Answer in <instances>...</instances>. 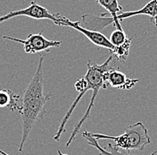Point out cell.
Here are the masks:
<instances>
[{"label": "cell", "mask_w": 157, "mask_h": 155, "mask_svg": "<svg viewBox=\"0 0 157 155\" xmlns=\"http://www.w3.org/2000/svg\"><path fill=\"white\" fill-rule=\"evenodd\" d=\"M112 61H113V56L112 55L102 65H98L96 63H92L91 61H88V70H87L86 75L83 77L79 78L78 80H77L75 84H74L75 89L79 92V94L78 95V97L76 98V100L71 103V105L69 108L66 114L63 116V120L61 121L58 129L56 131V134L54 136L55 141H59L62 135L65 132V126H66L67 122L71 116L73 110L75 109L76 106L78 105L80 99L83 97V95L88 92V90H92V96H91L89 105H88L84 116L81 117V119L78 121V124L74 127L71 135L67 143H66V147H69L70 145L71 144V142L75 139L80 127L82 126L83 123L88 119V117L90 115V111H91L92 108L95 104V100L98 96L100 89H106L108 87V84L106 82V74L112 69L109 67V65Z\"/></svg>", "instance_id": "obj_1"}, {"label": "cell", "mask_w": 157, "mask_h": 155, "mask_svg": "<svg viewBox=\"0 0 157 155\" xmlns=\"http://www.w3.org/2000/svg\"><path fill=\"white\" fill-rule=\"evenodd\" d=\"M43 61L44 56L40 55L34 76L24 90L21 98V107L19 112L21 116L22 133L19 152H22L23 146L35 124L48 112L47 104L52 94H45L44 92Z\"/></svg>", "instance_id": "obj_2"}, {"label": "cell", "mask_w": 157, "mask_h": 155, "mask_svg": "<svg viewBox=\"0 0 157 155\" xmlns=\"http://www.w3.org/2000/svg\"><path fill=\"white\" fill-rule=\"evenodd\" d=\"M90 133V132H89ZM97 140L109 139L115 143V145L125 151L137 150L143 151L145 146L151 144V138L148 135L147 126L142 122H137L124 128V134L117 136H111L104 134L90 133Z\"/></svg>", "instance_id": "obj_3"}, {"label": "cell", "mask_w": 157, "mask_h": 155, "mask_svg": "<svg viewBox=\"0 0 157 155\" xmlns=\"http://www.w3.org/2000/svg\"><path fill=\"white\" fill-rule=\"evenodd\" d=\"M16 16H27L36 20H51L56 25L59 26H63V21L65 18L64 16H62L59 14H51L46 7L39 5L36 1H31L29 6L24 9L11 11L6 14L0 16V23Z\"/></svg>", "instance_id": "obj_4"}, {"label": "cell", "mask_w": 157, "mask_h": 155, "mask_svg": "<svg viewBox=\"0 0 157 155\" xmlns=\"http://www.w3.org/2000/svg\"><path fill=\"white\" fill-rule=\"evenodd\" d=\"M3 38L22 44L24 51L27 54H36L43 51H48L51 48H59L62 45L61 40H52L44 37L42 31L38 33H29L25 39L11 36H3Z\"/></svg>", "instance_id": "obj_5"}, {"label": "cell", "mask_w": 157, "mask_h": 155, "mask_svg": "<svg viewBox=\"0 0 157 155\" xmlns=\"http://www.w3.org/2000/svg\"><path fill=\"white\" fill-rule=\"evenodd\" d=\"M63 26L71 27V28H73L76 31H78L80 33H82L85 37H87L93 44L97 45L98 47L105 48V49H109L110 51L114 49V46L110 42L109 39L106 38L104 34H102L101 32H98V31H89V30L83 28L80 25L79 22H71L67 17H65L64 21H63Z\"/></svg>", "instance_id": "obj_6"}, {"label": "cell", "mask_w": 157, "mask_h": 155, "mask_svg": "<svg viewBox=\"0 0 157 155\" xmlns=\"http://www.w3.org/2000/svg\"><path fill=\"white\" fill-rule=\"evenodd\" d=\"M106 82L111 87L127 91L134 87L137 82H139V79L128 78L124 73L112 68L106 74Z\"/></svg>", "instance_id": "obj_7"}, {"label": "cell", "mask_w": 157, "mask_h": 155, "mask_svg": "<svg viewBox=\"0 0 157 155\" xmlns=\"http://www.w3.org/2000/svg\"><path fill=\"white\" fill-rule=\"evenodd\" d=\"M107 14H102L100 16H97L91 14H85L81 16L82 21V27L89 31H98L104 30L110 24H113L114 22L112 16L106 17Z\"/></svg>", "instance_id": "obj_8"}, {"label": "cell", "mask_w": 157, "mask_h": 155, "mask_svg": "<svg viewBox=\"0 0 157 155\" xmlns=\"http://www.w3.org/2000/svg\"><path fill=\"white\" fill-rule=\"evenodd\" d=\"M82 136L88 141V144L89 145L93 146L96 149H98L99 151V155H131L128 153V151L122 150V149L119 148L116 145H113L110 143L107 145V147L109 149H105V148L102 147L98 144V140H97L96 138H94L93 136H91L89 132H87V131L83 132ZM157 151H155L150 155H155Z\"/></svg>", "instance_id": "obj_9"}, {"label": "cell", "mask_w": 157, "mask_h": 155, "mask_svg": "<svg viewBox=\"0 0 157 155\" xmlns=\"http://www.w3.org/2000/svg\"><path fill=\"white\" fill-rule=\"evenodd\" d=\"M141 14H145L148 15L151 21L153 22H155V26H157V1L156 0H151L150 2H148L147 5L142 7L141 9L137 10V11H129V12H124V13H121L119 14L117 16L118 21H122L123 19H127L128 17L131 16H135V15H141Z\"/></svg>", "instance_id": "obj_10"}, {"label": "cell", "mask_w": 157, "mask_h": 155, "mask_svg": "<svg viewBox=\"0 0 157 155\" xmlns=\"http://www.w3.org/2000/svg\"><path fill=\"white\" fill-rule=\"evenodd\" d=\"M8 107L11 110H21V98L11 90L0 91V108Z\"/></svg>", "instance_id": "obj_11"}, {"label": "cell", "mask_w": 157, "mask_h": 155, "mask_svg": "<svg viewBox=\"0 0 157 155\" xmlns=\"http://www.w3.org/2000/svg\"><path fill=\"white\" fill-rule=\"evenodd\" d=\"M97 2L101 6H103L106 10L108 14L112 16V18L113 19V22H114L113 25L116 27V29L122 30L121 23L117 19L118 14H121L122 11V8L119 5L118 0H97Z\"/></svg>", "instance_id": "obj_12"}, {"label": "cell", "mask_w": 157, "mask_h": 155, "mask_svg": "<svg viewBox=\"0 0 157 155\" xmlns=\"http://www.w3.org/2000/svg\"><path fill=\"white\" fill-rule=\"evenodd\" d=\"M131 46V39L128 38L124 43L121 45L114 47V49L112 50V56L113 59H116L117 61H121L124 62L129 55V49Z\"/></svg>", "instance_id": "obj_13"}, {"label": "cell", "mask_w": 157, "mask_h": 155, "mask_svg": "<svg viewBox=\"0 0 157 155\" xmlns=\"http://www.w3.org/2000/svg\"><path fill=\"white\" fill-rule=\"evenodd\" d=\"M127 39V35H126V33L124 32L123 30L116 29L111 33L109 40L114 47H117V46L121 45L122 43H124Z\"/></svg>", "instance_id": "obj_14"}, {"label": "cell", "mask_w": 157, "mask_h": 155, "mask_svg": "<svg viewBox=\"0 0 157 155\" xmlns=\"http://www.w3.org/2000/svg\"><path fill=\"white\" fill-rule=\"evenodd\" d=\"M0 155H8V154H6V153H4L3 151H1V150H0Z\"/></svg>", "instance_id": "obj_15"}, {"label": "cell", "mask_w": 157, "mask_h": 155, "mask_svg": "<svg viewBox=\"0 0 157 155\" xmlns=\"http://www.w3.org/2000/svg\"><path fill=\"white\" fill-rule=\"evenodd\" d=\"M57 153H58L59 155H67V154H64V153H63L61 151H57Z\"/></svg>", "instance_id": "obj_16"}, {"label": "cell", "mask_w": 157, "mask_h": 155, "mask_svg": "<svg viewBox=\"0 0 157 155\" xmlns=\"http://www.w3.org/2000/svg\"><path fill=\"white\" fill-rule=\"evenodd\" d=\"M156 1H157V0H156Z\"/></svg>", "instance_id": "obj_17"}]
</instances>
